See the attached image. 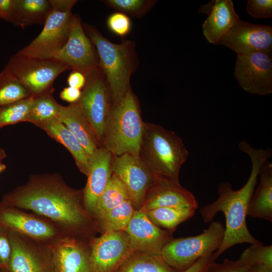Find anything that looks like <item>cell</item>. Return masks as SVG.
<instances>
[{"label": "cell", "instance_id": "obj_1", "mask_svg": "<svg viewBox=\"0 0 272 272\" xmlns=\"http://www.w3.org/2000/svg\"><path fill=\"white\" fill-rule=\"evenodd\" d=\"M2 201L50 220L68 236L89 239L97 230L85 207L83 191L69 186L57 174L31 176L26 184L5 194Z\"/></svg>", "mask_w": 272, "mask_h": 272}, {"label": "cell", "instance_id": "obj_2", "mask_svg": "<svg viewBox=\"0 0 272 272\" xmlns=\"http://www.w3.org/2000/svg\"><path fill=\"white\" fill-rule=\"evenodd\" d=\"M239 148L241 152L248 155L251 161V171L247 182L236 190L232 188L229 182L220 183L217 187L218 198L199 209L205 223L211 222L219 212L223 213L225 217L223 240L219 249L214 253L216 259L236 244L262 243L251 234L246 220L248 203L254 191L260 170L271 157V150L255 149L245 141L240 142Z\"/></svg>", "mask_w": 272, "mask_h": 272}, {"label": "cell", "instance_id": "obj_3", "mask_svg": "<svg viewBox=\"0 0 272 272\" xmlns=\"http://www.w3.org/2000/svg\"><path fill=\"white\" fill-rule=\"evenodd\" d=\"M188 155L182 139L174 131L144 122L139 157L155 177L179 182L180 170Z\"/></svg>", "mask_w": 272, "mask_h": 272}, {"label": "cell", "instance_id": "obj_4", "mask_svg": "<svg viewBox=\"0 0 272 272\" xmlns=\"http://www.w3.org/2000/svg\"><path fill=\"white\" fill-rule=\"evenodd\" d=\"M85 31L96 49L99 67L108 86L112 103L120 101L130 89V76L136 65V54L132 41L111 42L95 28L85 24Z\"/></svg>", "mask_w": 272, "mask_h": 272}, {"label": "cell", "instance_id": "obj_5", "mask_svg": "<svg viewBox=\"0 0 272 272\" xmlns=\"http://www.w3.org/2000/svg\"><path fill=\"white\" fill-rule=\"evenodd\" d=\"M144 122L138 99L130 89L120 101L112 103L102 147L113 156L128 153L139 157Z\"/></svg>", "mask_w": 272, "mask_h": 272}, {"label": "cell", "instance_id": "obj_6", "mask_svg": "<svg viewBox=\"0 0 272 272\" xmlns=\"http://www.w3.org/2000/svg\"><path fill=\"white\" fill-rule=\"evenodd\" d=\"M225 227L219 221L212 222L201 234L173 238L161 251V256L172 267L182 272L200 258L215 253L223 240Z\"/></svg>", "mask_w": 272, "mask_h": 272}, {"label": "cell", "instance_id": "obj_7", "mask_svg": "<svg viewBox=\"0 0 272 272\" xmlns=\"http://www.w3.org/2000/svg\"><path fill=\"white\" fill-rule=\"evenodd\" d=\"M51 11L40 33L18 52L42 59H52L66 43L76 0H50Z\"/></svg>", "mask_w": 272, "mask_h": 272}, {"label": "cell", "instance_id": "obj_8", "mask_svg": "<svg viewBox=\"0 0 272 272\" xmlns=\"http://www.w3.org/2000/svg\"><path fill=\"white\" fill-rule=\"evenodd\" d=\"M29 91L32 96L53 91L56 78L69 68L51 59L31 57L18 52L12 55L5 67Z\"/></svg>", "mask_w": 272, "mask_h": 272}, {"label": "cell", "instance_id": "obj_9", "mask_svg": "<svg viewBox=\"0 0 272 272\" xmlns=\"http://www.w3.org/2000/svg\"><path fill=\"white\" fill-rule=\"evenodd\" d=\"M0 227L51 246L68 236L54 223L0 201Z\"/></svg>", "mask_w": 272, "mask_h": 272}, {"label": "cell", "instance_id": "obj_10", "mask_svg": "<svg viewBox=\"0 0 272 272\" xmlns=\"http://www.w3.org/2000/svg\"><path fill=\"white\" fill-rule=\"evenodd\" d=\"M86 78V83L78 100L101 147L112 104L110 92L100 69Z\"/></svg>", "mask_w": 272, "mask_h": 272}, {"label": "cell", "instance_id": "obj_11", "mask_svg": "<svg viewBox=\"0 0 272 272\" xmlns=\"http://www.w3.org/2000/svg\"><path fill=\"white\" fill-rule=\"evenodd\" d=\"M51 59L64 64L70 70L82 73L86 77L100 69L95 46L78 16L73 14L67 41Z\"/></svg>", "mask_w": 272, "mask_h": 272}, {"label": "cell", "instance_id": "obj_12", "mask_svg": "<svg viewBox=\"0 0 272 272\" xmlns=\"http://www.w3.org/2000/svg\"><path fill=\"white\" fill-rule=\"evenodd\" d=\"M89 242L91 272H116L133 252L125 231L106 232Z\"/></svg>", "mask_w": 272, "mask_h": 272}, {"label": "cell", "instance_id": "obj_13", "mask_svg": "<svg viewBox=\"0 0 272 272\" xmlns=\"http://www.w3.org/2000/svg\"><path fill=\"white\" fill-rule=\"evenodd\" d=\"M9 232L12 247L8 268L10 272H56L50 246Z\"/></svg>", "mask_w": 272, "mask_h": 272}, {"label": "cell", "instance_id": "obj_14", "mask_svg": "<svg viewBox=\"0 0 272 272\" xmlns=\"http://www.w3.org/2000/svg\"><path fill=\"white\" fill-rule=\"evenodd\" d=\"M234 75L245 91L260 95L271 94V53L255 52L237 54Z\"/></svg>", "mask_w": 272, "mask_h": 272}, {"label": "cell", "instance_id": "obj_15", "mask_svg": "<svg viewBox=\"0 0 272 272\" xmlns=\"http://www.w3.org/2000/svg\"><path fill=\"white\" fill-rule=\"evenodd\" d=\"M111 170L125 186L134 209H141L155 178L152 172L140 157L128 153L112 155Z\"/></svg>", "mask_w": 272, "mask_h": 272}, {"label": "cell", "instance_id": "obj_16", "mask_svg": "<svg viewBox=\"0 0 272 272\" xmlns=\"http://www.w3.org/2000/svg\"><path fill=\"white\" fill-rule=\"evenodd\" d=\"M237 54L272 52V27L240 19L219 41Z\"/></svg>", "mask_w": 272, "mask_h": 272}, {"label": "cell", "instance_id": "obj_17", "mask_svg": "<svg viewBox=\"0 0 272 272\" xmlns=\"http://www.w3.org/2000/svg\"><path fill=\"white\" fill-rule=\"evenodd\" d=\"M125 231L133 252L161 255L164 246L173 238L174 231L157 227L140 209L135 210Z\"/></svg>", "mask_w": 272, "mask_h": 272}, {"label": "cell", "instance_id": "obj_18", "mask_svg": "<svg viewBox=\"0 0 272 272\" xmlns=\"http://www.w3.org/2000/svg\"><path fill=\"white\" fill-rule=\"evenodd\" d=\"M198 207L193 194L179 182L155 177L146 193L140 210L147 212L159 208L170 207L196 210Z\"/></svg>", "mask_w": 272, "mask_h": 272}, {"label": "cell", "instance_id": "obj_19", "mask_svg": "<svg viewBox=\"0 0 272 272\" xmlns=\"http://www.w3.org/2000/svg\"><path fill=\"white\" fill-rule=\"evenodd\" d=\"M86 239L66 236L50 246L56 272H91L90 248Z\"/></svg>", "mask_w": 272, "mask_h": 272}, {"label": "cell", "instance_id": "obj_20", "mask_svg": "<svg viewBox=\"0 0 272 272\" xmlns=\"http://www.w3.org/2000/svg\"><path fill=\"white\" fill-rule=\"evenodd\" d=\"M112 159L111 153L102 147L89 157L87 181L83 190V199L85 208L93 218L99 199L112 175Z\"/></svg>", "mask_w": 272, "mask_h": 272}, {"label": "cell", "instance_id": "obj_21", "mask_svg": "<svg viewBox=\"0 0 272 272\" xmlns=\"http://www.w3.org/2000/svg\"><path fill=\"white\" fill-rule=\"evenodd\" d=\"M58 118L76 138L89 157L101 147L78 101L66 106L61 105Z\"/></svg>", "mask_w": 272, "mask_h": 272}, {"label": "cell", "instance_id": "obj_22", "mask_svg": "<svg viewBox=\"0 0 272 272\" xmlns=\"http://www.w3.org/2000/svg\"><path fill=\"white\" fill-rule=\"evenodd\" d=\"M211 6L202 29L206 39L210 43L217 44L240 19L231 0H216Z\"/></svg>", "mask_w": 272, "mask_h": 272}, {"label": "cell", "instance_id": "obj_23", "mask_svg": "<svg viewBox=\"0 0 272 272\" xmlns=\"http://www.w3.org/2000/svg\"><path fill=\"white\" fill-rule=\"evenodd\" d=\"M51 138L62 145L73 156L79 170L87 175L89 157L86 151L67 128L56 117L36 125Z\"/></svg>", "mask_w": 272, "mask_h": 272}, {"label": "cell", "instance_id": "obj_24", "mask_svg": "<svg viewBox=\"0 0 272 272\" xmlns=\"http://www.w3.org/2000/svg\"><path fill=\"white\" fill-rule=\"evenodd\" d=\"M260 180L248 203L247 216L272 221V163L267 161L261 168Z\"/></svg>", "mask_w": 272, "mask_h": 272}, {"label": "cell", "instance_id": "obj_25", "mask_svg": "<svg viewBox=\"0 0 272 272\" xmlns=\"http://www.w3.org/2000/svg\"><path fill=\"white\" fill-rule=\"evenodd\" d=\"M51 9L50 0H16L12 23L23 28L34 24L44 25Z\"/></svg>", "mask_w": 272, "mask_h": 272}, {"label": "cell", "instance_id": "obj_26", "mask_svg": "<svg viewBox=\"0 0 272 272\" xmlns=\"http://www.w3.org/2000/svg\"><path fill=\"white\" fill-rule=\"evenodd\" d=\"M116 272H179L170 266L161 255L132 252Z\"/></svg>", "mask_w": 272, "mask_h": 272}, {"label": "cell", "instance_id": "obj_27", "mask_svg": "<svg viewBox=\"0 0 272 272\" xmlns=\"http://www.w3.org/2000/svg\"><path fill=\"white\" fill-rule=\"evenodd\" d=\"M134 211L130 200H126L95 219L96 230L101 234L108 231H125Z\"/></svg>", "mask_w": 272, "mask_h": 272}, {"label": "cell", "instance_id": "obj_28", "mask_svg": "<svg viewBox=\"0 0 272 272\" xmlns=\"http://www.w3.org/2000/svg\"><path fill=\"white\" fill-rule=\"evenodd\" d=\"M53 91L33 96L32 102L26 122L35 125L58 117L61 105L52 96Z\"/></svg>", "mask_w": 272, "mask_h": 272}, {"label": "cell", "instance_id": "obj_29", "mask_svg": "<svg viewBox=\"0 0 272 272\" xmlns=\"http://www.w3.org/2000/svg\"><path fill=\"white\" fill-rule=\"evenodd\" d=\"M195 212L194 209L164 207L145 212L149 219L157 227L174 231L180 224L192 217Z\"/></svg>", "mask_w": 272, "mask_h": 272}, {"label": "cell", "instance_id": "obj_30", "mask_svg": "<svg viewBox=\"0 0 272 272\" xmlns=\"http://www.w3.org/2000/svg\"><path fill=\"white\" fill-rule=\"evenodd\" d=\"M127 199L129 198L125 186L112 173L108 184L99 199L94 220Z\"/></svg>", "mask_w": 272, "mask_h": 272}, {"label": "cell", "instance_id": "obj_31", "mask_svg": "<svg viewBox=\"0 0 272 272\" xmlns=\"http://www.w3.org/2000/svg\"><path fill=\"white\" fill-rule=\"evenodd\" d=\"M32 96L10 71L3 69L0 73V107Z\"/></svg>", "mask_w": 272, "mask_h": 272}, {"label": "cell", "instance_id": "obj_32", "mask_svg": "<svg viewBox=\"0 0 272 272\" xmlns=\"http://www.w3.org/2000/svg\"><path fill=\"white\" fill-rule=\"evenodd\" d=\"M33 96L0 107V128L7 125L26 122Z\"/></svg>", "mask_w": 272, "mask_h": 272}, {"label": "cell", "instance_id": "obj_33", "mask_svg": "<svg viewBox=\"0 0 272 272\" xmlns=\"http://www.w3.org/2000/svg\"><path fill=\"white\" fill-rule=\"evenodd\" d=\"M238 261L247 268L260 264L272 267V245L251 244L242 252Z\"/></svg>", "mask_w": 272, "mask_h": 272}, {"label": "cell", "instance_id": "obj_34", "mask_svg": "<svg viewBox=\"0 0 272 272\" xmlns=\"http://www.w3.org/2000/svg\"><path fill=\"white\" fill-rule=\"evenodd\" d=\"M104 2L119 12L136 17L143 15L155 3V1L144 0H108Z\"/></svg>", "mask_w": 272, "mask_h": 272}, {"label": "cell", "instance_id": "obj_35", "mask_svg": "<svg viewBox=\"0 0 272 272\" xmlns=\"http://www.w3.org/2000/svg\"><path fill=\"white\" fill-rule=\"evenodd\" d=\"M107 25L112 32L121 37L128 34L131 27L129 18L126 14L119 12L113 13L108 17Z\"/></svg>", "mask_w": 272, "mask_h": 272}, {"label": "cell", "instance_id": "obj_36", "mask_svg": "<svg viewBox=\"0 0 272 272\" xmlns=\"http://www.w3.org/2000/svg\"><path fill=\"white\" fill-rule=\"evenodd\" d=\"M246 9L253 18H268L272 17L271 0H248Z\"/></svg>", "mask_w": 272, "mask_h": 272}, {"label": "cell", "instance_id": "obj_37", "mask_svg": "<svg viewBox=\"0 0 272 272\" xmlns=\"http://www.w3.org/2000/svg\"><path fill=\"white\" fill-rule=\"evenodd\" d=\"M250 268L242 265L238 260L225 259L222 263L212 262L205 272H249Z\"/></svg>", "mask_w": 272, "mask_h": 272}, {"label": "cell", "instance_id": "obj_38", "mask_svg": "<svg viewBox=\"0 0 272 272\" xmlns=\"http://www.w3.org/2000/svg\"><path fill=\"white\" fill-rule=\"evenodd\" d=\"M12 247L9 232L0 227V266L8 268Z\"/></svg>", "mask_w": 272, "mask_h": 272}, {"label": "cell", "instance_id": "obj_39", "mask_svg": "<svg viewBox=\"0 0 272 272\" xmlns=\"http://www.w3.org/2000/svg\"><path fill=\"white\" fill-rule=\"evenodd\" d=\"M15 6L16 0H0V19L12 23Z\"/></svg>", "mask_w": 272, "mask_h": 272}, {"label": "cell", "instance_id": "obj_40", "mask_svg": "<svg viewBox=\"0 0 272 272\" xmlns=\"http://www.w3.org/2000/svg\"><path fill=\"white\" fill-rule=\"evenodd\" d=\"M66 81L69 87L81 90L86 84V78L82 73L72 71L68 76Z\"/></svg>", "mask_w": 272, "mask_h": 272}, {"label": "cell", "instance_id": "obj_41", "mask_svg": "<svg viewBox=\"0 0 272 272\" xmlns=\"http://www.w3.org/2000/svg\"><path fill=\"white\" fill-rule=\"evenodd\" d=\"M81 90L71 87L64 88L60 93V98L71 103L78 101L81 96Z\"/></svg>", "mask_w": 272, "mask_h": 272}, {"label": "cell", "instance_id": "obj_42", "mask_svg": "<svg viewBox=\"0 0 272 272\" xmlns=\"http://www.w3.org/2000/svg\"><path fill=\"white\" fill-rule=\"evenodd\" d=\"M209 264V260L206 257L199 259L191 267L182 272H205Z\"/></svg>", "mask_w": 272, "mask_h": 272}, {"label": "cell", "instance_id": "obj_43", "mask_svg": "<svg viewBox=\"0 0 272 272\" xmlns=\"http://www.w3.org/2000/svg\"><path fill=\"white\" fill-rule=\"evenodd\" d=\"M249 272H272V267L265 265H256L250 267Z\"/></svg>", "mask_w": 272, "mask_h": 272}, {"label": "cell", "instance_id": "obj_44", "mask_svg": "<svg viewBox=\"0 0 272 272\" xmlns=\"http://www.w3.org/2000/svg\"><path fill=\"white\" fill-rule=\"evenodd\" d=\"M7 157L6 151L0 147V161L5 159Z\"/></svg>", "mask_w": 272, "mask_h": 272}, {"label": "cell", "instance_id": "obj_45", "mask_svg": "<svg viewBox=\"0 0 272 272\" xmlns=\"http://www.w3.org/2000/svg\"><path fill=\"white\" fill-rule=\"evenodd\" d=\"M6 165L4 164L2 161H0V173L6 169Z\"/></svg>", "mask_w": 272, "mask_h": 272}, {"label": "cell", "instance_id": "obj_46", "mask_svg": "<svg viewBox=\"0 0 272 272\" xmlns=\"http://www.w3.org/2000/svg\"><path fill=\"white\" fill-rule=\"evenodd\" d=\"M0 272H10V271L8 268L1 267Z\"/></svg>", "mask_w": 272, "mask_h": 272}, {"label": "cell", "instance_id": "obj_47", "mask_svg": "<svg viewBox=\"0 0 272 272\" xmlns=\"http://www.w3.org/2000/svg\"><path fill=\"white\" fill-rule=\"evenodd\" d=\"M0 268H1V266H0Z\"/></svg>", "mask_w": 272, "mask_h": 272}]
</instances>
